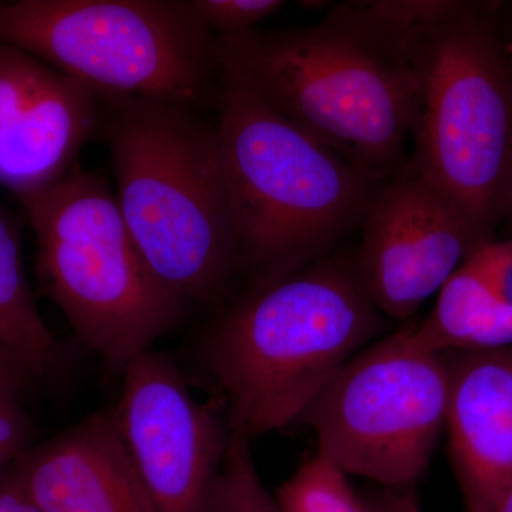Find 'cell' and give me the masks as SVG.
Returning a JSON list of instances; mask_svg holds the SVG:
<instances>
[{
  "label": "cell",
  "mask_w": 512,
  "mask_h": 512,
  "mask_svg": "<svg viewBox=\"0 0 512 512\" xmlns=\"http://www.w3.org/2000/svg\"><path fill=\"white\" fill-rule=\"evenodd\" d=\"M16 200L36 235L43 292L110 369L123 372L170 332L184 302L148 268L100 174L76 164Z\"/></svg>",
  "instance_id": "cell-6"
},
{
  "label": "cell",
  "mask_w": 512,
  "mask_h": 512,
  "mask_svg": "<svg viewBox=\"0 0 512 512\" xmlns=\"http://www.w3.org/2000/svg\"><path fill=\"white\" fill-rule=\"evenodd\" d=\"M26 379H0V473L12 467L30 446V423L20 404Z\"/></svg>",
  "instance_id": "cell-19"
},
{
  "label": "cell",
  "mask_w": 512,
  "mask_h": 512,
  "mask_svg": "<svg viewBox=\"0 0 512 512\" xmlns=\"http://www.w3.org/2000/svg\"><path fill=\"white\" fill-rule=\"evenodd\" d=\"M200 18L218 36L248 32L284 8L281 0H191Z\"/></svg>",
  "instance_id": "cell-18"
},
{
  "label": "cell",
  "mask_w": 512,
  "mask_h": 512,
  "mask_svg": "<svg viewBox=\"0 0 512 512\" xmlns=\"http://www.w3.org/2000/svg\"><path fill=\"white\" fill-rule=\"evenodd\" d=\"M446 429L468 512H495L512 485V346L444 352Z\"/></svg>",
  "instance_id": "cell-12"
},
{
  "label": "cell",
  "mask_w": 512,
  "mask_h": 512,
  "mask_svg": "<svg viewBox=\"0 0 512 512\" xmlns=\"http://www.w3.org/2000/svg\"><path fill=\"white\" fill-rule=\"evenodd\" d=\"M100 99L114 194L138 251L180 301H212L238 266L217 124L177 101Z\"/></svg>",
  "instance_id": "cell-2"
},
{
  "label": "cell",
  "mask_w": 512,
  "mask_h": 512,
  "mask_svg": "<svg viewBox=\"0 0 512 512\" xmlns=\"http://www.w3.org/2000/svg\"><path fill=\"white\" fill-rule=\"evenodd\" d=\"M500 301L512 308V239L493 241L467 262Z\"/></svg>",
  "instance_id": "cell-20"
},
{
  "label": "cell",
  "mask_w": 512,
  "mask_h": 512,
  "mask_svg": "<svg viewBox=\"0 0 512 512\" xmlns=\"http://www.w3.org/2000/svg\"><path fill=\"white\" fill-rule=\"evenodd\" d=\"M0 512H46L30 494L15 466L0 473Z\"/></svg>",
  "instance_id": "cell-21"
},
{
  "label": "cell",
  "mask_w": 512,
  "mask_h": 512,
  "mask_svg": "<svg viewBox=\"0 0 512 512\" xmlns=\"http://www.w3.org/2000/svg\"><path fill=\"white\" fill-rule=\"evenodd\" d=\"M0 379H32L28 369L3 346H0Z\"/></svg>",
  "instance_id": "cell-23"
},
{
  "label": "cell",
  "mask_w": 512,
  "mask_h": 512,
  "mask_svg": "<svg viewBox=\"0 0 512 512\" xmlns=\"http://www.w3.org/2000/svg\"><path fill=\"white\" fill-rule=\"evenodd\" d=\"M218 138L238 265L254 288L330 254L362 227L383 183L217 73Z\"/></svg>",
  "instance_id": "cell-4"
},
{
  "label": "cell",
  "mask_w": 512,
  "mask_h": 512,
  "mask_svg": "<svg viewBox=\"0 0 512 512\" xmlns=\"http://www.w3.org/2000/svg\"><path fill=\"white\" fill-rule=\"evenodd\" d=\"M348 477L316 454L285 481L276 500L284 512H369Z\"/></svg>",
  "instance_id": "cell-16"
},
{
  "label": "cell",
  "mask_w": 512,
  "mask_h": 512,
  "mask_svg": "<svg viewBox=\"0 0 512 512\" xmlns=\"http://www.w3.org/2000/svg\"><path fill=\"white\" fill-rule=\"evenodd\" d=\"M113 410L131 464L157 512H208L231 437L192 396L173 360L147 350L123 370Z\"/></svg>",
  "instance_id": "cell-9"
},
{
  "label": "cell",
  "mask_w": 512,
  "mask_h": 512,
  "mask_svg": "<svg viewBox=\"0 0 512 512\" xmlns=\"http://www.w3.org/2000/svg\"><path fill=\"white\" fill-rule=\"evenodd\" d=\"M407 45L417 86L410 161L490 244L512 195V62L498 2L443 0Z\"/></svg>",
  "instance_id": "cell-5"
},
{
  "label": "cell",
  "mask_w": 512,
  "mask_h": 512,
  "mask_svg": "<svg viewBox=\"0 0 512 512\" xmlns=\"http://www.w3.org/2000/svg\"><path fill=\"white\" fill-rule=\"evenodd\" d=\"M444 353L413 339V322L370 343L336 373L302 416L319 456L383 488L412 487L446 429Z\"/></svg>",
  "instance_id": "cell-8"
},
{
  "label": "cell",
  "mask_w": 512,
  "mask_h": 512,
  "mask_svg": "<svg viewBox=\"0 0 512 512\" xmlns=\"http://www.w3.org/2000/svg\"><path fill=\"white\" fill-rule=\"evenodd\" d=\"M503 224L505 227V231H507V239H512V195L510 207H508L507 215H505Z\"/></svg>",
  "instance_id": "cell-26"
},
{
  "label": "cell",
  "mask_w": 512,
  "mask_h": 512,
  "mask_svg": "<svg viewBox=\"0 0 512 512\" xmlns=\"http://www.w3.org/2000/svg\"><path fill=\"white\" fill-rule=\"evenodd\" d=\"M214 40L191 0L0 2V43L43 60L100 96L194 106L217 74Z\"/></svg>",
  "instance_id": "cell-7"
},
{
  "label": "cell",
  "mask_w": 512,
  "mask_h": 512,
  "mask_svg": "<svg viewBox=\"0 0 512 512\" xmlns=\"http://www.w3.org/2000/svg\"><path fill=\"white\" fill-rule=\"evenodd\" d=\"M46 512H157L138 478L113 412H97L16 461Z\"/></svg>",
  "instance_id": "cell-13"
},
{
  "label": "cell",
  "mask_w": 512,
  "mask_h": 512,
  "mask_svg": "<svg viewBox=\"0 0 512 512\" xmlns=\"http://www.w3.org/2000/svg\"><path fill=\"white\" fill-rule=\"evenodd\" d=\"M413 339L437 353L510 348L512 308L466 264L437 293L430 315L413 323Z\"/></svg>",
  "instance_id": "cell-14"
},
{
  "label": "cell",
  "mask_w": 512,
  "mask_h": 512,
  "mask_svg": "<svg viewBox=\"0 0 512 512\" xmlns=\"http://www.w3.org/2000/svg\"><path fill=\"white\" fill-rule=\"evenodd\" d=\"M495 512H512V485L510 490L501 498L500 504L497 505Z\"/></svg>",
  "instance_id": "cell-25"
},
{
  "label": "cell",
  "mask_w": 512,
  "mask_h": 512,
  "mask_svg": "<svg viewBox=\"0 0 512 512\" xmlns=\"http://www.w3.org/2000/svg\"><path fill=\"white\" fill-rule=\"evenodd\" d=\"M484 244L450 198L409 161L383 184L356 266L386 318L407 322Z\"/></svg>",
  "instance_id": "cell-10"
},
{
  "label": "cell",
  "mask_w": 512,
  "mask_h": 512,
  "mask_svg": "<svg viewBox=\"0 0 512 512\" xmlns=\"http://www.w3.org/2000/svg\"><path fill=\"white\" fill-rule=\"evenodd\" d=\"M0 346L43 377L55 369L60 349L37 309L23 268L16 222L0 204Z\"/></svg>",
  "instance_id": "cell-15"
},
{
  "label": "cell",
  "mask_w": 512,
  "mask_h": 512,
  "mask_svg": "<svg viewBox=\"0 0 512 512\" xmlns=\"http://www.w3.org/2000/svg\"><path fill=\"white\" fill-rule=\"evenodd\" d=\"M384 328L386 316L367 293L355 256L329 254L252 289L208 343L229 431L252 440L301 420Z\"/></svg>",
  "instance_id": "cell-3"
},
{
  "label": "cell",
  "mask_w": 512,
  "mask_h": 512,
  "mask_svg": "<svg viewBox=\"0 0 512 512\" xmlns=\"http://www.w3.org/2000/svg\"><path fill=\"white\" fill-rule=\"evenodd\" d=\"M410 30L365 2H346L306 28L217 36L212 56L217 73L384 184L410 161L417 93Z\"/></svg>",
  "instance_id": "cell-1"
},
{
  "label": "cell",
  "mask_w": 512,
  "mask_h": 512,
  "mask_svg": "<svg viewBox=\"0 0 512 512\" xmlns=\"http://www.w3.org/2000/svg\"><path fill=\"white\" fill-rule=\"evenodd\" d=\"M100 119L99 93L0 43V187L19 197L62 180Z\"/></svg>",
  "instance_id": "cell-11"
},
{
  "label": "cell",
  "mask_w": 512,
  "mask_h": 512,
  "mask_svg": "<svg viewBox=\"0 0 512 512\" xmlns=\"http://www.w3.org/2000/svg\"><path fill=\"white\" fill-rule=\"evenodd\" d=\"M498 25L512 62V2H498Z\"/></svg>",
  "instance_id": "cell-24"
},
{
  "label": "cell",
  "mask_w": 512,
  "mask_h": 512,
  "mask_svg": "<svg viewBox=\"0 0 512 512\" xmlns=\"http://www.w3.org/2000/svg\"><path fill=\"white\" fill-rule=\"evenodd\" d=\"M208 512H284L259 476L248 437L231 433Z\"/></svg>",
  "instance_id": "cell-17"
},
{
  "label": "cell",
  "mask_w": 512,
  "mask_h": 512,
  "mask_svg": "<svg viewBox=\"0 0 512 512\" xmlns=\"http://www.w3.org/2000/svg\"><path fill=\"white\" fill-rule=\"evenodd\" d=\"M369 512H423L412 487L380 488L363 495Z\"/></svg>",
  "instance_id": "cell-22"
}]
</instances>
